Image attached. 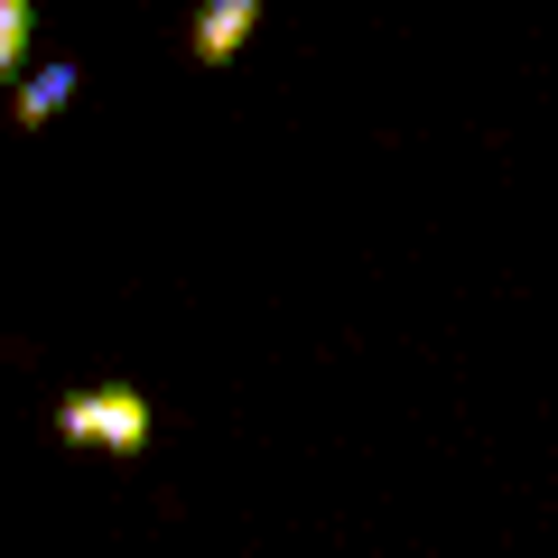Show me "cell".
<instances>
[{"label": "cell", "mask_w": 558, "mask_h": 558, "mask_svg": "<svg viewBox=\"0 0 558 558\" xmlns=\"http://www.w3.org/2000/svg\"><path fill=\"white\" fill-rule=\"evenodd\" d=\"M57 438L65 447H112L121 465L149 457V391H131V381H102V391H75L57 410Z\"/></svg>", "instance_id": "1"}, {"label": "cell", "mask_w": 558, "mask_h": 558, "mask_svg": "<svg viewBox=\"0 0 558 558\" xmlns=\"http://www.w3.org/2000/svg\"><path fill=\"white\" fill-rule=\"evenodd\" d=\"M252 20H260V0H205V10H196V28H186V47H196V65H205V75H223V65L242 57V38H252Z\"/></svg>", "instance_id": "2"}, {"label": "cell", "mask_w": 558, "mask_h": 558, "mask_svg": "<svg viewBox=\"0 0 558 558\" xmlns=\"http://www.w3.org/2000/svg\"><path fill=\"white\" fill-rule=\"evenodd\" d=\"M75 94H84L75 57H65V65H38V75H20V102H10V121H20V131H47V121H57Z\"/></svg>", "instance_id": "3"}, {"label": "cell", "mask_w": 558, "mask_h": 558, "mask_svg": "<svg viewBox=\"0 0 558 558\" xmlns=\"http://www.w3.org/2000/svg\"><path fill=\"white\" fill-rule=\"evenodd\" d=\"M28 65V0H0V75Z\"/></svg>", "instance_id": "4"}]
</instances>
